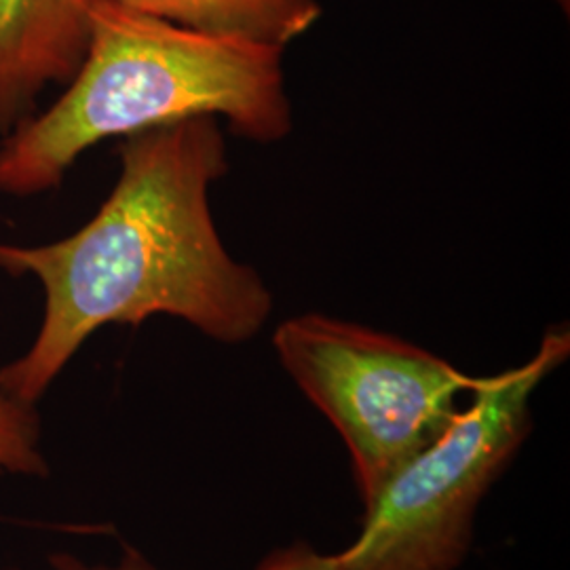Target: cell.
<instances>
[{
    "instance_id": "4",
    "label": "cell",
    "mask_w": 570,
    "mask_h": 570,
    "mask_svg": "<svg viewBox=\"0 0 570 570\" xmlns=\"http://www.w3.org/2000/svg\"><path fill=\"white\" fill-rule=\"evenodd\" d=\"M273 345L285 372L336 428L364 508L449 428L482 376L404 338L327 315L284 322Z\"/></svg>"
},
{
    "instance_id": "3",
    "label": "cell",
    "mask_w": 570,
    "mask_h": 570,
    "mask_svg": "<svg viewBox=\"0 0 570 570\" xmlns=\"http://www.w3.org/2000/svg\"><path fill=\"white\" fill-rule=\"evenodd\" d=\"M569 353V330H550L524 366L482 376L469 406L366 505L360 537L332 556L334 569H459L484 494L529 438L532 393Z\"/></svg>"
},
{
    "instance_id": "8",
    "label": "cell",
    "mask_w": 570,
    "mask_h": 570,
    "mask_svg": "<svg viewBox=\"0 0 570 570\" xmlns=\"http://www.w3.org/2000/svg\"><path fill=\"white\" fill-rule=\"evenodd\" d=\"M51 562L58 570H155L138 553L125 556V560L117 567H87L70 556L51 558ZM261 570H334V562L332 556H320L313 550L296 548L271 556Z\"/></svg>"
},
{
    "instance_id": "5",
    "label": "cell",
    "mask_w": 570,
    "mask_h": 570,
    "mask_svg": "<svg viewBox=\"0 0 570 570\" xmlns=\"http://www.w3.org/2000/svg\"><path fill=\"white\" fill-rule=\"evenodd\" d=\"M94 0H0V138L37 112L81 66Z\"/></svg>"
},
{
    "instance_id": "1",
    "label": "cell",
    "mask_w": 570,
    "mask_h": 570,
    "mask_svg": "<svg viewBox=\"0 0 570 570\" xmlns=\"http://www.w3.org/2000/svg\"><path fill=\"white\" fill-rule=\"evenodd\" d=\"M121 171L96 216L51 244L0 242V271L35 277L42 322L28 351L0 367V389L35 406L91 334L178 317L218 343L265 327L273 296L237 263L214 225L209 190L226 174L216 117L167 122L122 138Z\"/></svg>"
},
{
    "instance_id": "9",
    "label": "cell",
    "mask_w": 570,
    "mask_h": 570,
    "mask_svg": "<svg viewBox=\"0 0 570 570\" xmlns=\"http://www.w3.org/2000/svg\"><path fill=\"white\" fill-rule=\"evenodd\" d=\"M558 2L562 4V9H564V11H569L570 0H558Z\"/></svg>"
},
{
    "instance_id": "6",
    "label": "cell",
    "mask_w": 570,
    "mask_h": 570,
    "mask_svg": "<svg viewBox=\"0 0 570 570\" xmlns=\"http://www.w3.org/2000/svg\"><path fill=\"white\" fill-rule=\"evenodd\" d=\"M186 28L285 47L320 20L317 0H117Z\"/></svg>"
},
{
    "instance_id": "7",
    "label": "cell",
    "mask_w": 570,
    "mask_h": 570,
    "mask_svg": "<svg viewBox=\"0 0 570 570\" xmlns=\"http://www.w3.org/2000/svg\"><path fill=\"white\" fill-rule=\"evenodd\" d=\"M35 406H26L0 389V475H45Z\"/></svg>"
},
{
    "instance_id": "2",
    "label": "cell",
    "mask_w": 570,
    "mask_h": 570,
    "mask_svg": "<svg viewBox=\"0 0 570 570\" xmlns=\"http://www.w3.org/2000/svg\"><path fill=\"white\" fill-rule=\"evenodd\" d=\"M282 56L277 45L94 0L77 75L47 110L0 138V195L53 190L96 144L193 117H225L239 136L277 142L292 129Z\"/></svg>"
}]
</instances>
